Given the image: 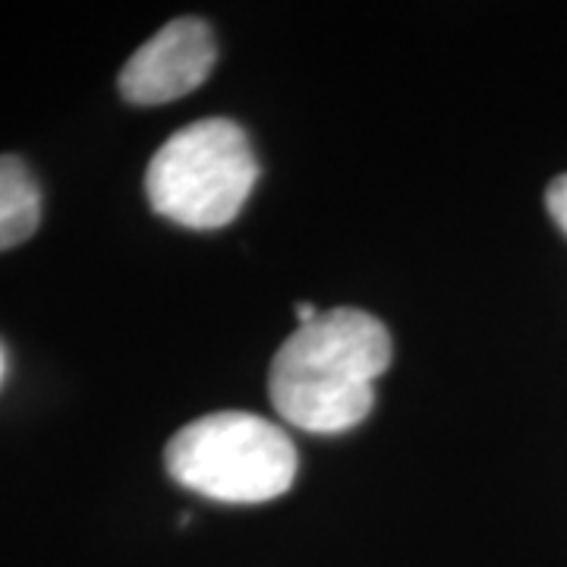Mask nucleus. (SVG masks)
Instances as JSON below:
<instances>
[{"mask_svg": "<svg viewBox=\"0 0 567 567\" xmlns=\"http://www.w3.org/2000/svg\"><path fill=\"white\" fill-rule=\"evenodd\" d=\"M259 181L249 136L227 117L183 126L155 152L145 171L152 208L193 230L230 224Z\"/></svg>", "mask_w": 567, "mask_h": 567, "instance_id": "obj_3", "label": "nucleus"}, {"mask_svg": "<svg viewBox=\"0 0 567 567\" xmlns=\"http://www.w3.org/2000/svg\"><path fill=\"white\" fill-rule=\"evenodd\" d=\"M546 208L548 215H551V221L558 224L567 234V174H561V177H555V181L548 183Z\"/></svg>", "mask_w": 567, "mask_h": 567, "instance_id": "obj_6", "label": "nucleus"}, {"mask_svg": "<svg viewBox=\"0 0 567 567\" xmlns=\"http://www.w3.org/2000/svg\"><path fill=\"white\" fill-rule=\"evenodd\" d=\"M218 61V44L203 20L183 17L142 44L121 73V95L130 104H167L199 89Z\"/></svg>", "mask_w": 567, "mask_h": 567, "instance_id": "obj_4", "label": "nucleus"}, {"mask_svg": "<svg viewBox=\"0 0 567 567\" xmlns=\"http://www.w3.org/2000/svg\"><path fill=\"white\" fill-rule=\"evenodd\" d=\"M391 363V334L363 309H331L300 324L271 360L268 394L287 423L316 435L360 425Z\"/></svg>", "mask_w": 567, "mask_h": 567, "instance_id": "obj_1", "label": "nucleus"}, {"mask_svg": "<svg viewBox=\"0 0 567 567\" xmlns=\"http://www.w3.org/2000/svg\"><path fill=\"white\" fill-rule=\"evenodd\" d=\"M164 466L205 498L259 505L293 486L297 447L262 416L224 410L183 425L164 447Z\"/></svg>", "mask_w": 567, "mask_h": 567, "instance_id": "obj_2", "label": "nucleus"}, {"mask_svg": "<svg viewBox=\"0 0 567 567\" xmlns=\"http://www.w3.org/2000/svg\"><path fill=\"white\" fill-rule=\"evenodd\" d=\"M0 379H3V353H0Z\"/></svg>", "mask_w": 567, "mask_h": 567, "instance_id": "obj_8", "label": "nucleus"}, {"mask_svg": "<svg viewBox=\"0 0 567 567\" xmlns=\"http://www.w3.org/2000/svg\"><path fill=\"white\" fill-rule=\"evenodd\" d=\"M41 221V193L17 155H0V249L25 244Z\"/></svg>", "mask_w": 567, "mask_h": 567, "instance_id": "obj_5", "label": "nucleus"}, {"mask_svg": "<svg viewBox=\"0 0 567 567\" xmlns=\"http://www.w3.org/2000/svg\"><path fill=\"white\" fill-rule=\"evenodd\" d=\"M312 319H319V309L312 303H297V322L309 324Z\"/></svg>", "mask_w": 567, "mask_h": 567, "instance_id": "obj_7", "label": "nucleus"}]
</instances>
